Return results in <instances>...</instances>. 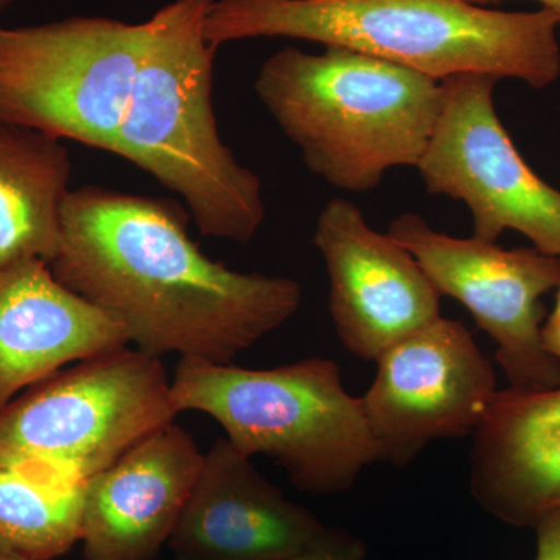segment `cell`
Instances as JSON below:
<instances>
[{
  "label": "cell",
  "mask_w": 560,
  "mask_h": 560,
  "mask_svg": "<svg viewBox=\"0 0 560 560\" xmlns=\"http://www.w3.org/2000/svg\"><path fill=\"white\" fill-rule=\"evenodd\" d=\"M366 555L363 539L349 530L324 526L300 551L285 560H364Z\"/></svg>",
  "instance_id": "ac0fdd59"
},
{
  "label": "cell",
  "mask_w": 560,
  "mask_h": 560,
  "mask_svg": "<svg viewBox=\"0 0 560 560\" xmlns=\"http://www.w3.org/2000/svg\"><path fill=\"white\" fill-rule=\"evenodd\" d=\"M464 2L474 3V5H485V3L499 2V0H464ZM541 3V9L551 11L558 20V28H560V0H537Z\"/></svg>",
  "instance_id": "44dd1931"
},
{
  "label": "cell",
  "mask_w": 560,
  "mask_h": 560,
  "mask_svg": "<svg viewBox=\"0 0 560 560\" xmlns=\"http://www.w3.org/2000/svg\"><path fill=\"white\" fill-rule=\"evenodd\" d=\"M388 235L408 250L441 296L469 311L497 346L495 359L510 388L560 385V363L541 346L544 296L560 285V257L534 248L506 249L497 242L456 238L434 231L418 213H404Z\"/></svg>",
  "instance_id": "9c48e42d"
},
{
  "label": "cell",
  "mask_w": 560,
  "mask_h": 560,
  "mask_svg": "<svg viewBox=\"0 0 560 560\" xmlns=\"http://www.w3.org/2000/svg\"><path fill=\"white\" fill-rule=\"evenodd\" d=\"M178 415L161 359L128 346L106 350L0 408V467L84 488Z\"/></svg>",
  "instance_id": "8992f818"
},
{
  "label": "cell",
  "mask_w": 560,
  "mask_h": 560,
  "mask_svg": "<svg viewBox=\"0 0 560 560\" xmlns=\"http://www.w3.org/2000/svg\"><path fill=\"white\" fill-rule=\"evenodd\" d=\"M172 396L179 412L215 420L243 455L275 460L301 492H345L381 460L361 397L345 389L334 360L311 357L246 370L180 359Z\"/></svg>",
  "instance_id": "5b68a950"
},
{
  "label": "cell",
  "mask_w": 560,
  "mask_h": 560,
  "mask_svg": "<svg viewBox=\"0 0 560 560\" xmlns=\"http://www.w3.org/2000/svg\"><path fill=\"white\" fill-rule=\"evenodd\" d=\"M83 490L0 467V540L28 560L61 558L80 541Z\"/></svg>",
  "instance_id": "e0dca14e"
},
{
  "label": "cell",
  "mask_w": 560,
  "mask_h": 560,
  "mask_svg": "<svg viewBox=\"0 0 560 560\" xmlns=\"http://www.w3.org/2000/svg\"><path fill=\"white\" fill-rule=\"evenodd\" d=\"M361 397L378 458L405 467L433 441L474 436L495 399V372L469 329L434 319L375 360Z\"/></svg>",
  "instance_id": "30bf717a"
},
{
  "label": "cell",
  "mask_w": 560,
  "mask_h": 560,
  "mask_svg": "<svg viewBox=\"0 0 560 560\" xmlns=\"http://www.w3.org/2000/svg\"><path fill=\"white\" fill-rule=\"evenodd\" d=\"M50 268L156 359L234 363L302 302L296 280L209 259L178 206L97 186L70 190Z\"/></svg>",
  "instance_id": "6da1fadb"
},
{
  "label": "cell",
  "mask_w": 560,
  "mask_h": 560,
  "mask_svg": "<svg viewBox=\"0 0 560 560\" xmlns=\"http://www.w3.org/2000/svg\"><path fill=\"white\" fill-rule=\"evenodd\" d=\"M254 91L308 171L355 194L390 168L418 167L444 103L441 81L338 46L276 51Z\"/></svg>",
  "instance_id": "277c9868"
},
{
  "label": "cell",
  "mask_w": 560,
  "mask_h": 560,
  "mask_svg": "<svg viewBox=\"0 0 560 560\" xmlns=\"http://www.w3.org/2000/svg\"><path fill=\"white\" fill-rule=\"evenodd\" d=\"M475 501L514 528L560 508V385L499 389L470 453Z\"/></svg>",
  "instance_id": "9a60e30c"
},
{
  "label": "cell",
  "mask_w": 560,
  "mask_h": 560,
  "mask_svg": "<svg viewBox=\"0 0 560 560\" xmlns=\"http://www.w3.org/2000/svg\"><path fill=\"white\" fill-rule=\"evenodd\" d=\"M0 560H28L20 552L14 551L13 548L9 547L5 541L0 540Z\"/></svg>",
  "instance_id": "7402d4cb"
},
{
  "label": "cell",
  "mask_w": 560,
  "mask_h": 560,
  "mask_svg": "<svg viewBox=\"0 0 560 560\" xmlns=\"http://www.w3.org/2000/svg\"><path fill=\"white\" fill-rule=\"evenodd\" d=\"M533 529L537 536L534 560H560V508L544 515Z\"/></svg>",
  "instance_id": "d6986e66"
},
{
  "label": "cell",
  "mask_w": 560,
  "mask_h": 560,
  "mask_svg": "<svg viewBox=\"0 0 560 560\" xmlns=\"http://www.w3.org/2000/svg\"><path fill=\"white\" fill-rule=\"evenodd\" d=\"M130 346L127 331L38 259L0 267V408L70 363Z\"/></svg>",
  "instance_id": "5bb4252c"
},
{
  "label": "cell",
  "mask_w": 560,
  "mask_h": 560,
  "mask_svg": "<svg viewBox=\"0 0 560 560\" xmlns=\"http://www.w3.org/2000/svg\"><path fill=\"white\" fill-rule=\"evenodd\" d=\"M541 346L548 353L560 363V285L556 294L555 308L547 320H544L540 331Z\"/></svg>",
  "instance_id": "ffe728a7"
},
{
  "label": "cell",
  "mask_w": 560,
  "mask_h": 560,
  "mask_svg": "<svg viewBox=\"0 0 560 560\" xmlns=\"http://www.w3.org/2000/svg\"><path fill=\"white\" fill-rule=\"evenodd\" d=\"M213 2L172 0L150 18L149 47L114 154L179 195L201 235L248 243L267 208L259 176L237 161L217 128V49L205 36Z\"/></svg>",
  "instance_id": "3957f363"
},
{
  "label": "cell",
  "mask_w": 560,
  "mask_h": 560,
  "mask_svg": "<svg viewBox=\"0 0 560 560\" xmlns=\"http://www.w3.org/2000/svg\"><path fill=\"white\" fill-rule=\"evenodd\" d=\"M205 453L175 422L84 485V560H154L168 544Z\"/></svg>",
  "instance_id": "4fadbf2b"
},
{
  "label": "cell",
  "mask_w": 560,
  "mask_h": 560,
  "mask_svg": "<svg viewBox=\"0 0 560 560\" xmlns=\"http://www.w3.org/2000/svg\"><path fill=\"white\" fill-rule=\"evenodd\" d=\"M70 172L60 139L0 119V267L55 259Z\"/></svg>",
  "instance_id": "2e32d148"
},
{
  "label": "cell",
  "mask_w": 560,
  "mask_h": 560,
  "mask_svg": "<svg viewBox=\"0 0 560 560\" xmlns=\"http://www.w3.org/2000/svg\"><path fill=\"white\" fill-rule=\"evenodd\" d=\"M313 245L330 280L329 307L342 346L375 361L441 316V294L415 257L374 231L352 201L335 198L316 220Z\"/></svg>",
  "instance_id": "8fae6325"
},
{
  "label": "cell",
  "mask_w": 560,
  "mask_h": 560,
  "mask_svg": "<svg viewBox=\"0 0 560 560\" xmlns=\"http://www.w3.org/2000/svg\"><path fill=\"white\" fill-rule=\"evenodd\" d=\"M14 0H0V13H3L7 9L13 5Z\"/></svg>",
  "instance_id": "603a6c76"
},
{
  "label": "cell",
  "mask_w": 560,
  "mask_h": 560,
  "mask_svg": "<svg viewBox=\"0 0 560 560\" xmlns=\"http://www.w3.org/2000/svg\"><path fill=\"white\" fill-rule=\"evenodd\" d=\"M150 38V20L0 27V119L114 153Z\"/></svg>",
  "instance_id": "52a82bcc"
},
{
  "label": "cell",
  "mask_w": 560,
  "mask_h": 560,
  "mask_svg": "<svg viewBox=\"0 0 560 560\" xmlns=\"http://www.w3.org/2000/svg\"><path fill=\"white\" fill-rule=\"evenodd\" d=\"M323 528L220 438L205 453L167 547L172 560H285Z\"/></svg>",
  "instance_id": "7c38bea8"
},
{
  "label": "cell",
  "mask_w": 560,
  "mask_h": 560,
  "mask_svg": "<svg viewBox=\"0 0 560 560\" xmlns=\"http://www.w3.org/2000/svg\"><path fill=\"white\" fill-rule=\"evenodd\" d=\"M488 73L442 80L444 103L418 171L431 195L463 201L474 237L497 242L521 232L534 248L560 257V190L526 164L504 130Z\"/></svg>",
  "instance_id": "ba28073f"
},
{
  "label": "cell",
  "mask_w": 560,
  "mask_h": 560,
  "mask_svg": "<svg viewBox=\"0 0 560 560\" xmlns=\"http://www.w3.org/2000/svg\"><path fill=\"white\" fill-rule=\"evenodd\" d=\"M205 36L293 38L361 51L442 81L488 73L534 90L560 77L558 20L551 11L511 13L464 0H215Z\"/></svg>",
  "instance_id": "7a4b0ae2"
}]
</instances>
